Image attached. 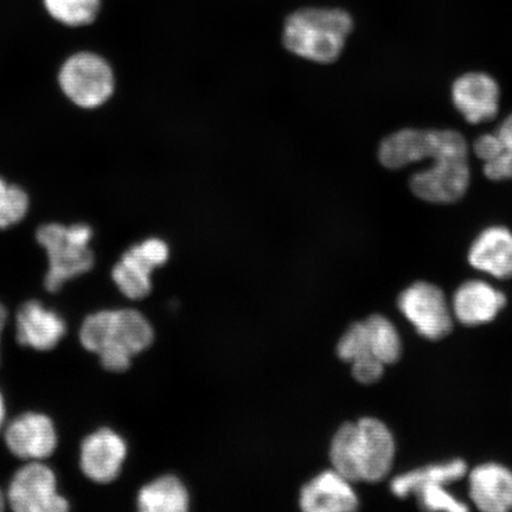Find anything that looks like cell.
Returning <instances> with one entry per match:
<instances>
[{
  "label": "cell",
  "instance_id": "3957f363",
  "mask_svg": "<svg viewBox=\"0 0 512 512\" xmlns=\"http://www.w3.org/2000/svg\"><path fill=\"white\" fill-rule=\"evenodd\" d=\"M352 30V19L343 10L305 9L287 18L285 47L304 59L335 62Z\"/></svg>",
  "mask_w": 512,
  "mask_h": 512
},
{
  "label": "cell",
  "instance_id": "6da1fadb",
  "mask_svg": "<svg viewBox=\"0 0 512 512\" xmlns=\"http://www.w3.org/2000/svg\"><path fill=\"white\" fill-rule=\"evenodd\" d=\"M394 457L393 434L374 418L343 425L331 444L332 465L349 482H380L392 470Z\"/></svg>",
  "mask_w": 512,
  "mask_h": 512
},
{
  "label": "cell",
  "instance_id": "7a4b0ae2",
  "mask_svg": "<svg viewBox=\"0 0 512 512\" xmlns=\"http://www.w3.org/2000/svg\"><path fill=\"white\" fill-rule=\"evenodd\" d=\"M82 347L100 358L102 367L124 373L132 357L149 348L153 329L142 313L131 310H104L92 313L80 329Z\"/></svg>",
  "mask_w": 512,
  "mask_h": 512
},
{
  "label": "cell",
  "instance_id": "4316f807",
  "mask_svg": "<svg viewBox=\"0 0 512 512\" xmlns=\"http://www.w3.org/2000/svg\"><path fill=\"white\" fill-rule=\"evenodd\" d=\"M384 364L374 357L361 358L352 362V375L358 382L371 384L379 381L384 373Z\"/></svg>",
  "mask_w": 512,
  "mask_h": 512
},
{
  "label": "cell",
  "instance_id": "ffe728a7",
  "mask_svg": "<svg viewBox=\"0 0 512 512\" xmlns=\"http://www.w3.org/2000/svg\"><path fill=\"white\" fill-rule=\"evenodd\" d=\"M466 471V463L463 460L454 459L451 462L403 473L393 479L390 489L396 497L405 498L415 494L416 490L427 484L447 485L457 482L466 475Z\"/></svg>",
  "mask_w": 512,
  "mask_h": 512
},
{
  "label": "cell",
  "instance_id": "ac0fdd59",
  "mask_svg": "<svg viewBox=\"0 0 512 512\" xmlns=\"http://www.w3.org/2000/svg\"><path fill=\"white\" fill-rule=\"evenodd\" d=\"M473 268L497 279L512 278V233L505 227L483 230L469 252Z\"/></svg>",
  "mask_w": 512,
  "mask_h": 512
},
{
  "label": "cell",
  "instance_id": "603a6c76",
  "mask_svg": "<svg viewBox=\"0 0 512 512\" xmlns=\"http://www.w3.org/2000/svg\"><path fill=\"white\" fill-rule=\"evenodd\" d=\"M29 204L27 192L0 177V229L21 222L28 214Z\"/></svg>",
  "mask_w": 512,
  "mask_h": 512
},
{
  "label": "cell",
  "instance_id": "484cf974",
  "mask_svg": "<svg viewBox=\"0 0 512 512\" xmlns=\"http://www.w3.org/2000/svg\"><path fill=\"white\" fill-rule=\"evenodd\" d=\"M443 484H427L415 491L422 508L430 511H466L469 508L450 494Z\"/></svg>",
  "mask_w": 512,
  "mask_h": 512
},
{
  "label": "cell",
  "instance_id": "30bf717a",
  "mask_svg": "<svg viewBox=\"0 0 512 512\" xmlns=\"http://www.w3.org/2000/svg\"><path fill=\"white\" fill-rule=\"evenodd\" d=\"M433 162L430 168L412 176L409 187L414 195L438 204L462 200L471 179L467 157H446Z\"/></svg>",
  "mask_w": 512,
  "mask_h": 512
},
{
  "label": "cell",
  "instance_id": "e0dca14e",
  "mask_svg": "<svg viewBox=\"0 0 512 512\" xmlns=\"http://www.w3.org/2000/svg\"><path fill=\"white\" fill-rule=\"evenodd\" d=\"M470 497L479 510L507 512L512 510V472L503 465L489 463L470 473Z\"/></svg>",
  "mask_w": 512,
  "mask_h": 512
},
{
  "label": "cell",
  "instance_id": "7c38bea8",
  "mask_svg": "<svg viewBox=\"0 0 512 512\" xmlns=\"http://www.w3.org/2000/svg\"><path fill=\"white\" fill-rule=\"evenodd\" d=\"M5 443L16 457L42 460L57 447V432L53 420L46 414L28 412L12 420L5 431Z\"/></svg>",
  "mask_w": 512,
  "mask_h": 512
},
{
  "label": "cell",
  "instance_id": "d4e9b609",
  "mask_svg": "<svg viewBox=\"0 0 512 512\" xmlns=\"http://www.w3.org/2000/svg\"><path fill=\"white\" fill-rule=\"evenodd\" d=\"M337 354L341 360L352 363L361 358L374 357L368 342L366 325L364 322L351 325L338 343ZM379 360V358H377Z\"/></svg>",
  "mask_w": 512,
  "mask_h": 512
},
{
  "label": "cell",
  "instance_id": "f1b7e54d",
  "mask_svg": "<svg viewBox=\"0 0 512 512\" xmlns=\"http://www.w3.org/2000/svg\"><path fill=\"white\" fill-rule=\"evenodd\" d=\"M5 419V403L2 393H0V430H2Z\"/></svg>",
  "mask_w": 512,
  "mask_h": 512
},
{
  "label": "cell",
  "instance_id": "9a60e30c",
  "mask_svg": "<svg viewBox=\"0 0 512 512\" xmlns=\"http://www.w3.org/2000/svg\"><path fill=\"white\" fill-rule=\"evenodd\" d=\"M507 304L502 292L480 280L466 281L453 296L452 313L460 323L469 326L494 320Z\"/></svg>",
  "mask_w": 512,
  "mask_h": 512
},
{
  "label": "cell",
  "instance_id": "52a82bcc",
  "mask_svg": "<svg viewBox=\"0 0 512 512\" xmlns=\"http://www.w3.org/2000/svg\"><path fill=\"white\" fill-rule=\"evenodd\" d=\"M398 306L422 337L438 341L452 331V309L438 286L415 283L400 294Z\"/></svg>",
  "mask_w": 512,
  "mask_h": 512
},
{
  "label": "cell",
  "instance_id": "8fae6325",
  "mask_svg": "<svg viewBox=\"0 0 512 512\" xmlns=\"http://www.w3.org/2000/svg\"><path fill=\"white\" fill-rule=\"evenodd\" d=\"M126 456L125 440L111 428L104 427L82 441L80 467L92 482L108 484L120 475Z\"/></svg>",
  "mask_w": 512,
  "mask_h": 512
},
{
  "label": "cell",
  "instance_id": "9c48e42d",
  "mask_svg": "<svg viewBox=\"0 0 512 512\" xmlns=\"http://www.w3.org/2000/svg\"><path fill=\"white\" fill-rule=\"evenodd\" d=\"M169 259V247L163 240L149 239L133 246L114 266L112 278L125 297L143 299L152 291L151 274Z\"/></svg>",
  "mask_w": 512,
  "mask_h": 512
},
{
  "label": "cell",
  "instance_id": "ba28073f",
  "mask_svg": "<svg viewBox=\"0 0 512 512\" xmlns=\"http://www.w3.org/2000/svg\"><path fill=\"white\" fill-rule=\"evenodd\" d=\"M8 501L18 512H63L69 502L57 489L55 472L49 466L32 462L22 467L12 478Z\"/></svg>",
  "mask_w": 512,
  "mask_h": 512
},
{
  "label": "cell",
  "instance_id": "d6986e66",
  "mask_svg": "<svg viewBox=\"0 0 512 512\" xmlns=\"http://www.w3.org/2000/svg\"><path fill=\"white\" fill-rule=\"evenodd\" d=\"M138 509L144 512H183L189 508V495L181 480L160 477L140 490Z\"/></svg>",
  "mask_w": 512,
  "mask_h": 512
},
{
  "label": "cell",
  "instance_id": "4fadbf2b",
  "mask_svg": "<svg viewBox=\"0 0 512 512\" xmlns=\"http://www.w3.org/2000/svg\"><path fill=\"white\" fill-rule=\"evenodd\" d=\"M499 95L501 91L497 81L484 73L460 76L452 87L454 107L472 125L497 117Z\"/></svg>",
  "mask_w": 512,
  "mask_h": 512
},
{
  "label": "cell",
  "instance_id": "83f0119b",
  "mask_svg": "<svg viewBox=\"0 0 512 512\" xmlns=\"http://www.w3.org/2000/svg\"><path fill=\"white\" fill-rule=\"evenodd\" d=\"M6 320H8V312L2 303H0V336L3 334V330L6 325Z\"/></svg>",
  "mask_w": 512,
  "mask_h": 512
},
{
  "label": "cell",
  "instance_id": "7402d4cb",
  "mask_svg": "<svg viewBox=\"0 0 512 512\" xmlns=\"http://www.w3.org/2000/svg\"><path fill=\"white\" fill-rule=\"evenodd\" d=\"M51 17L69 27H83L95 21L100 0H44Z\"/></svg>",
  "mask_w": 512,
  "mask_h": 512
},
{
  "label": "cell",
  "instance_id": "277c9868",
  "mask_svg": "<svg viewBox=\"0 0 512 512\" xmlns=\"http://www.w3.org/2000/svg\"><path fill=\"white\" fill-rule=\"evenodd\" d=\"M93 230L85 223L66 227L50 223L38 228L36 239L46 249L49 270L44 279L47 291L56 293L67 281L86 274L94 267V253L89 247Z\"/></svg>",
  "mask_w": 512,
  "mask_h": 512
},
{
  "label": "cell",
  "instance_id": "5b68a950",
  "mask_svg": "<svg viewBox=\"0 0 512 512\" xmlns=\"http://www.w3.org/2000/svg\"><path fill=\"white\" fill-rule=\"evenodd\" d=\"M446 157H467L466 139L459 132L405 128L390 134L379 149L381 164L392 170L424 159Z\"/></svg>",
  "mask_w": 512,
  "mask_h": 512
},
{
  "label": "cell",
  "instance_id": "f546056e",
  "mask_svg": "<svg viewBox=\"0 0 512 512\" xmlns=\"http://www.w3.org/2000/svg\"><path fill=\"white\" fill-rule=\"evenodd\" d=\"M6 499L2 491H0V511L5 508Z\"/></svg>",
  "mask_w": 512,
  "mask_h": 512
},
{
  "label": "cell",
  "instance_id": "8992f818",
  "mask_svg": "<svg viewBox=\"0 0 512 512\" xmlns=\"http://www.w3.org/2000/svg\"><path fill=\"white\" fill-rule=\"evenodd\" d=\"M59 81L63 93L82 108L104 105L114 91L110 64L92 53L69 57L60 70Z\"/></svg>",
  "mask_w": 512,
  "mask_h": 512
},
{
  "label": "cell",
  "instance_id": "5bb4252c",
  "mask_svg": "<svg viewBox=\"0 0 512 512\" xmlns=\"http://www.w3.org/2000/svg\"><path fill=\"white\" fill-rule=\"evenodd\" d=\"M67 334L64 319L47 309L38 300L24 303L16 315V335L19 344L36 351L53 350Z\"/></svg>",
  "mask_w": 512,
  "mask_h": 512
},
{
  "label": "cell",
  "instance_id": "44dd1931",
  "mask_svg": "<svg viewBox=\"0 0 512 512\" xmlns=\"http://www.w3.org/2000/svg\"><path fill=\"white\" fill-rule=\"evenodd\" d=\"M371 352L384 364H393L401 356V339L398 330L390 320L374 315L364 320Z\"/></svg>",
  "mask_w": 512,
  "mask_h": 512
},
{
  "label": "cell",
  "instance_id": "cb8c5ba5",
  "mask_svg": "<svg viewBox=\"0 0 512 512\" xmlns=\"http://www.w3.org/2000/svg\"><path fill=\"white\" fill-rule=\"evenodd\" d=\"M499 142V152L494 160L484 165V174L492 181L512 178V113L495 132Z\"/></svg>",
  "mask_w": 512,
  "mask_h": 512
},
{
  "label": "cell",
  "instance_id": "2e32d148",
  "mask_svg": "<svg viewBox=\"0 0 512 512\" xmlns=\"http://www.w3.org/2000/svg\"><path fill=\"white\" fill-rule=\"evenodd\" d=\"M349 480L337 471H326L306 484L300 507L307 512H342L358 508V498Z\"/></svg>",
  "mask_w": 512,
  "mask_h": 512
}]
</instances>
